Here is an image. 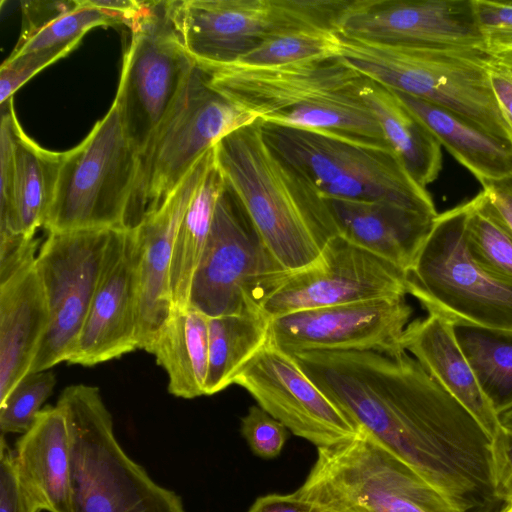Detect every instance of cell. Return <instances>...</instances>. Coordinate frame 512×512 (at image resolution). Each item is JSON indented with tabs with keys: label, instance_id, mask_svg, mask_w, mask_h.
Masks as SVG:
<instances>
[{
	"label": "cell",
	"instance_id": "cell-32",
	"mask_svg": "<svg viewBox=\"0 0 512 512\" xmlns=\"http://www.w3.org/2000/svg\"><path fill=\"white\" fill-rule=\"evenodd\" d=\"M122 24V18L94 7L89 0H73L69 8L20 36L10 55L42 54L57 61L70 53L92 28Z\"/></svg>",
	"mask_w": 512,
	"mask_h": 512
},
{
	"label": "cell",
	"instance_id": "cell-28",
	"mask_svg": "<svg viewBox=\"0 0 512 512\" xmlns=\"http://www.w3.org/2000/svg\"><path fill=\"white\" fill-rule=\"evenodd\" d=\"M14 145L13 209L18 237L35 238L50 210L63 152L44 149L22 129L17 116L12 124Z\"/></svg>",
	"mask_w": 512,
	"mask_h": 512
},
{
	"label": "cell",
	"instance_id": "cell-8",
	"mask_svg": "<svg viewBox=\"0 0 512 512\" xmlns=\"http://www.w3.org/2000/svg\"><path fill=\"white\" fill-rule=\"evenodd\" d=\"M469 201L438 214L406 273L407 293L452 323L512 331V283L482 267L466 241Z\"/></svg>",
	"mask_w": 512,
	"mask_h": 512
},
{
	"label": "cell",
	"instance_id": "cell-41",
	"mask_svg": "<svg viewBox=\"0 0 512 512\" xmlns=\"http://www.w3.org/2000/svg\"><path fill=\"white\" fill-rule=\"evenodd\" d=\"M247 512H315L293 494H268L258 497Z\"/></svg>",
	"mask_w": 512,
	"mask_h": 512
},
{
	"label": "cell",
	"instance_id": "cell-40",
	"mask_svg": "<svg viewBox=\"0 0 512 512\" xmlns=\"http://www.w3.org/2000/svg\"><path fill=\"white\" fill-rule=\"evenodd\" d=\"M486 68L496 101L512 128V52H489Z\"/></svg>",
	"mask_w": 512,
	"mask_h": 512
},
{
	"label": "cell",
	"instance_id": "cell-33",
	"mask_svg": "<svg viewBox=\"0 0 512 512\" xmlns=\"http://www.w3.org/2000/svg\"><path fill=\"white\" fill-rule=\"evenodd\" d=\"M466 241L472 257L512 283V231L482 190L469 201Z\"/></svg>",
	"mask_w": 512,
	"mask_h": 512
},
{
	"label": "cell",
	"instance_id": "cell-9",
	"mask_svg": "<svg viewBox=\"0 0 512 512\" xmlns=\"http://www.w3.org/2000/svg\"><path fill=\"white\" fill-rule=\"evenodd\" d=\"M139 154L114 104L86 138L63 152L47 232L128 228Z\"/></svg>",
	"mask_w": 512,
	"mask_h": 512
},
{
	"label": "cell",
	"instance_id": "cell-17",
	"mask_svg": "<svg viewBox=\"0 0 512 512\" xmlns=\"http://www.w3.org/2000/svg\"><path fill=\"white\" fill-rule=\"evenodd\" d=\"M336 29L374 44L487 50L472 0H347Z\"/></svg>",
	"mask_w": 512,
	"mask_h": 512
},
{
	"label": "cell",
	"instance_id": "cell-1",
	"mask_svg": "<svg viewBox=\"0 0 512 512\" xmlns=\"http://www.w3.org/2000/svg\"><path fill=\"white\" fill-rule=\"evenodd\" d=\"M361 429L468 512L492 495L490 439L406 351L291 354Z\"/></svg>",
	"mask_w": 512,
	"mask_h": 512
},
{
	"label": "cell",
	"instance_id": "cell-4",
	"mask_svg": "<svg viewBox=\"0 0 512 512\" xmlns=\"http://www.w3.org/2000/svg\"><path fill=\"white\" fill-rule=\"evenodd\" d=\"M338 56L363 77L441 106L512 143V128L490 85L487 50L382 45L340 36Z\"/></svg>",
	"mask_w": 512,
	"mask_h": 512
},
{
	"label": "cell",
	"instance_id": "cell-20",
	"mask_svg": "<svg viewBox=\"0 0 512 512\" xmlns=\"http://www.w3.org/2000/svg\"><path fill=\"white\" fill-rule=\"evenodd\" d=\"M39 239L0 257V403L30 373L49 325L36 257Z\"/></svg>",
	"mask_w": 512,
	"mask_h": 512
},
{
	"label": "cell",
	"instance_id": "cell-22",
	"mask_svg": "<svg viewBox=\"0 0 512 512\" xmlns=\"http://www.w3.org/2000/svg\"><path fill=\"white\" fill-rule=\"evenodd\" d=\"M324 200L340 236L405 274L438 216L388 201Z\"/></svg>",
	"mask_w": 512,
	"mask_h": 512
},
{
	"label": "cell",
	"instance_id": "cell-39",
	"mask_svg": "<svg viewBox=\"0 0 512 512\" xmlns=\"http://www.w3.org/2000/svg\"><path fill=\"white\" fill-rule=\"evenodd\" d=\"M486 46L512 40V0H472Z\"/></svg>",
	"mask_w": 512,
	"mask_h": 512
},
{
	"label": "cell",
	"instance_id": "cell-35",
	"mask_svg": "<svg viewBox=\"0 0 512 512\" xmlns=\"http://www.w3.org/2000/svg\"><path fill=\"white\" fill-rule=\"evenodd\" d=\"M56 383V375L50 369L27 374L0 403L1 433H26Z\"/></svg>",
	"mask_w": 512,
	"mask_h": 512
},
{
	"label": "cell",
	"instance_id": "cell-38",
	"mask_svg": "<svg viewBox=\"0 0 512 512\" xmlns=\"http://www.w3.org/2000/svg\"><path fill=\"white\" fill-rule=\"evenodd\" d=\"M489 451L492 494L512 504V431L501 427L491 439Z\"/></svg>",
	"mask_w": 512,
	"mask_h": 512
},
{
	"label": "cell",
	"instance_id": "cell-21",
	"mask_svg": "<svg viewBox=\"0 0 512 512\" xmlns=\"http://www.w3.org/2000/svg\"><path fill=\"white\" fill-rule=\"evenodd\" d=\"M208 150L179 185L135 227L140 240L138 349L149 346L172 308L170 265L181 219L214 161Z\"/></svg>",
	"mask_w": 512,
	"mask_h": 512
},
{
	"label": "cell",
	"instance_id": "cell-30",
	"mask_svg": "<svg viewBox=\"0 0 512 512\" xmlns=\"http://www.w3.org/2000/svg\"><path fill=\"white\" fill-rule=\"evenodd\" d=\"M270 319L256 309L209 317V363L205 395L231 384L242 367L268 342Z\"/></svg>",
	"mask_w": 512,
	"mask_h": 512
},
{
	"label": "cell",
	"instance_id": "cell-18",
	"mask_svg": "<svg viewBox=\"0 0 512 512\" xmlns=\"http://www.w3.org/2000/svg\"><path fill=\"white\" fill-rule=\"evenodd\" d=\"M258 406L317 448L355 437L360 428L305 373L296 359L267 342L234 379Z\"/></svg>",
	"mask_w": 512,
	"mask_h": 512
},
{
	"label": "cell",
	"instance_id": "cell-12",
	"mask_svg": "<svg viewBox=\"0 0 512 512\" xmlns=\"http://www.w3.org/2000/svg\"><path fill=\"white\" fill-rule=\"evenodd\" d=\"M113 104L125 135L140 155L178 97L195 61L171 21L167 1H146L129 26Z\"/></svg>",
	"mask_w": 512,
	"mask_h": 512
},
{
	"label": "cell",
	"instance_id": "cell-23",
	"mask_svg": "<svg viewBox=\"0 0 512 512\" xmlns=\"http://www.w3.org/2000/svg\"><path fill=\"white\" fill-rule=\"evenodd\" d=\"M401 345L474 417L491 441L502 426L456 340L453 323L428 313L408 324Z\"/></svg>",
	"mask_w": 512,
	"mask_h": 512
},
{
	"label": "cell",
	"instance_id": "cell-44",
	"mask_svg": "<svg viewBox=\"0 0 512 512\" xmlns=\"http://www.w3.org/2000/svg\"><path fill=\"white\" fill-rule=\"evenodd\" d=\"M500 512H512V504H507Z\"/></svg>",
	"mask_w": 512,
	"mask_h": 512
},
{
	"label": "cell",
	"instance_id": "cell-16",
	"mask_svg": "<svg viewBox=\"0 0 512 512\" xmlns=\"http://www.w3.org/2000/svg\"><path fill=\"white\" fill-rule=\"evenodd\" d=\"M413 310L406 296L297 311L270 319L268 342L294 354L316 351H405Z\"/></svg>",
	"mask_w": 512,
	"mask_h": 512
},
{
	"label": "cell",
	"instance_id": "cell-29",
	"mask_svg": "<svg viewBox=\"0 0 512 512\" xmlns=\"http://www.w3.org/2000/svg\"><path fill=\"white\" fill-rule=\"evenodd\" d=\"M226 187L216 157L179 224L170 265L173 306L189 305L192 280L211 230L217 202Z\"/></svg>",
	"mask_w": 512,
	"mask_h": 512
},
{
	"label": "cell",
	"instance_id": "cell-26",
	"mask_svg": "<svg viewBox=\"0 0 512 512\" xmlns=\"http://www.w3.org/2000/svg\"><path fill=\"white\" fill-rule=\"evenodd\" d=\"M168 376L170 394L193 399L205 395L209 363V317L192 305L173 306L146 348Z\"/></svg>",
	"mask_w": 512,
	"mask_h": 512
},
{
	"label": "cell",
	"instance_id": "cell-15",
	"mask_svg": "<svg viewBox=\"0 0 512 512\" xmlns=\"http://www.w3.org/2000/svg\"><path fill=\"white\" fill-rule=\"evenodd\" d=\"M283 270L226 185L192 280L189 304L208 317L244 313L252 309L257 287Z\"/></svg>",
	"mask_w": 512,
	"mask_h": 512
},
{
	"label": "cell",
	"instance_id": "cell-19",
	"mask_svg": "<svg viewBox=\"0 0 512 512\" xmlns=\"http://www.w3.org/2000/svg\"><path fill=\"white\" fill-rule=\"evenodd\" d=\"M140 255L136 228L111 231L89 312L68 363L94 366L138 349Z\"/></svg>",
	"mask_w": 512,
	"mask_h": 512
},
{
	"label": "cell",
	"instance_id": "cell-34",
	"mask_svg": "<svg viewBox=\"0 0 512 512\" xmlns=\"http://www.w3.org/2000/svg\"><path fill=\"white\" fill-rule=\"evenodd\" d=\"M340 36L335 29L305 28L273 36L237 63L246 66H281L338 56Z\"/></svg>",
	"mask_w": 512,
	"mask_h": 512
},
{
	"label": "cell",
	"instance_id": "cell-43",
	"mask_svg": "<svg viewBox=\"0 0 512 512\" xmlns=\"http://www.w3.org/2000/svg\"><path fill=\"white\" fill-rule=\"evenodd\" d=\"M501 426L512 431V407L497 414Z\"/></svg>",
	"mask_w": 512,
	"mask_h": 512
},
{
	"label": "cell",
	"instance_id": "cell-2",
	"mask_svg": "<svg viewBox=\"0 0 512 512\" xmlns=\"http://www.w3.org/2000/svg\"><path fill=\"white\" fill-rule=\"evenodd\" d=\"M209 85L265 123L389 149L363 77L339 56L281 66L199 65Z\"/></svg>",
	"mask_w": 512,
	"mask_h": 512
},
{
	"label": "cell",
	"instance_id": "cell-14",
	"mask_svg": "<svg viewBox=\"0 0 512 512\" xmlns=\"http://www.w3.org/2000/svg\"><path fill=\"white\" fill-rule=\"evenodd\" d=\"M112 230L48 232L36 264L49 325L30 373L68 361L85 323Z\"/></svg>",
	"mask_w": 512,
	"mask_h": 512
},
{
	"label": "cell",
	"instance_id": "cell-42",
	"mask_svg": "<svg viewBox=\"0 0 512 512\" xmlns=\"http://www.w3.org/2000/svg\"><path fill=\"white\" fill-rule=\"evenodd\" d=\"M482 186L488 200L512 231V179Z\"/></svg>",
	"mask_w": 512,
	"mask_h": 512
},
{
	"label": "cell",
	"instance_id": "cell-36",
	"mask_svg": "<svg viewBox=\"0 0 512 512\" xmlns=\"http://www.w3.org/2000/svg\"><path fill=\"white\" fill-rule=\"evenodd\" d=\"M241 432L252 452L264 459L279 456L288 438V429L260 406L249 408Z\"/></svg>",
	"mask_w": 512,
	"mask_h": 512
},
{
	"label": "cell",
	"instance_id": "cell-25",
	"mask_svg": "<svg viewBox=\"0 0 512 512\" xmlns=\"http://www.w3.org/2000/svg\"><path fill=\"white\" fill-rule=\"evenodd\" d=\"M393 91V90H392ZM434 134L441 146L482 185L512 179V143L428 101L394 91Z\"/></svg>",
	"mask_w": 512,
	"mask_h": 512
},
{
	"label": "cell",
	"instance_id": "cell-13",
	"mask_svg": "<svg viewBox=\"0 0 512 512\" xmlns=\"http://www.w3.org/2000/svg\"><path fill=\"white\" fill-rule=\"evenodd\" d=\"M406 274L337 235L312 265L265 279L250 306L269 319L371 299L406 296Z\"/></svg>",
	"mask_w": 512,
	"mask_h": 512
},
{
	"label": "cell",
	"instance_id": "cell-11",
	"mask_svg": "<svg viewBox=\"0 0 512 512\" xmlns=\"http://www.w3.org/2000/svg\"><path fill=\"white\" fill-rule=\"evenodd\" d=\"M346 0H168L171 21L199 65L237 63L265 40L293 30L330 28ZM337 31V30H336Z\"/></svg>",
	"mask_w": 512,
	"mask_h": 512
},
{
	"label": "cell",
	"instance_id": "cell-37",
	"mask_svg": "<svg viewBox=\"0 0 512 512\" xmlns=\"http://www.w3.org/2000/svg\"><path fill=\"white\" fill-rule=\"evenodd\" d=\"M41 507L22 484L15 464L14 451L0 441V512H40Z\"/></svg>",
	"mask_w": 512,
	"mask_h": 512
},
{
	"label": "cell",
	"instance_id": "cell-31",
	"mask_svg": "<svg viewBox=\"0 0 512 512\" xmlns=\"http://www.w3.org/2000/svg\"><path fill=\"white\" fill-rule=\"evenodd\" d=\"M456 340L477 382L500 413L512 407V331L453 323Z\"/></svg>",
	"mask_w": 512,
	"mask_h": 512
},
{
	"label": "cell",
	"instance_id": "cell-3",
	"mask_svg": "<svg viewBox=\"0 0 512 512\" xmlns=\"http://www.w3.org/2000/svg\"><path fill=\"white\" fill-rule=\"evenodd\" d=\"M215 157L226 185L284 270L312 265L339 235L324 198L266 141L260 120L218 141Z\"/></svg>",
	"mask_w": 512,
	"mask_h": 512
},
{
	"label": "cell",
	"instance_id": "cell-10",
	"mask_svg": "<svg viewBox=\"0 0 512 512\" xmlns=\"http://www.w3.org/2000/svg\"><path fill=\"white\" fill-rule=\"evenodd\" d=\"M261 130L323 198L388 201L438 214L426 188L411 178L392 150L262 121Z\"/></svg>",
	"mask_w": 512,
	"mask_h": 512
},
{
	"label": "cell",
	"instance_id": "cell-6",
	"mask_svg": "<svg viewBox=\"0 0 512 512\" xmlns=\"http://www.w3.org/2000/svg\"><path fill=\"white\" fill-rule=\"evenodd\" d=\"M292 494L315 512H459L361 428L350 440L318 448L309 475Z\"/></svg>",
	"mask_w": 512,
	"mask_h": 512
},
{
	"label": "cell",
	"instance_id": "cell-24",
	"mask_svg": "<svg viewBox=\"0 0 512 512\" xmlns=\"http://www.w3.org/2000/svg\"><path fill=\"white\" fill-rule=\"evenodd\" d=\"M19 478L42 510L72 512L70 437L66 418L56 406H46L16 443Z\"/></svg>",
	"mask_w": 512,
	"mask_h": 512
},
{
	"label": "cell",
	"instance_id": "cell-7",
	"mask_svg": "<svg viewBox=\"0 0 512 512\" xmlns=\"http://www.w3.org/2000/svg\"><path fill=\"white\" fill-rule=\"evenodd\" d=\"M212 88L195 63L178 97L143 152L128 213V228L157 209L195 163L226 135L257 121Z\"/></svg>",
	"mask_w": 512,
	"mask_h": 512
},
{
	"label": "cell",
	"instance_id": "cell-27",
	"mask_svg": "<svg viewBox=\"0 0 512 512\" xmlns=\"http://www.w3.org/2000/svg\"><path fill=\"white\" fill-rule=\"evenodd\" d=\"M361 95L407 173L426 188L442 167V146L437 138L391 89L365 78Z\"/></svg>",
	"mask_w": 512,
	"mask_h": 512
},
{
	"label": "cell",
	"instance_id": "cell-5",
	"mask_svg": "<svg viewBox=\"0 0 512 512\" xmlns=\"http://www.w3.org/2000/svg\"><path fill=\"white\" fill-rule=\"evenodd\" d=\"M56 405L69 430L72 512H186L123 450L97 387L68 386Z\"/></svg>",
	"mask_w": 512,
	"mask_h": 512
}]
</instances>
